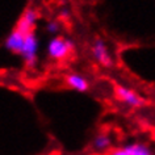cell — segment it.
<instances>
[{
    "label": "cell",
    "instance_id": "6da1fadb",
    "mask_svg": "<svg viewBox=\"0 0 155 155\" xmlns=\"http://www.w3.org/2000/svg\"><path fill=\"white\" fill-rule=\"evenodd\" d=\"M74 50V42L67 38L54 37L48 42L46 53L48 57L53 61H61L66 58Z\"/></svg>",
    "mask_w": 155,
    "mask_h": 155
},
{
    "label": "cell",
    "instance_id": "7a4b0ae2",
    "mask_svg": "<svg viewBox=\"0 0 155 155\" xmlns=\"http://www.w3.org/2000/svg\"><path fill=\"white\" fill-rule=\"evenodd\" d=\"M38 49H40V40L37 37V33L30 32L29 34H26L25 42H24V48L21 50L20 55L22 57V59L25 61V64L29 68H33L37 64L38 61Z\"/></svg>",
    "mask_w": 155,
    "mask_h": 155
},
{
    "label": "cell",
    "instance_id": "3957f363",
    "mask_svg": "<svg viewBox=\"0 0 155 155\" xmlns=\"http://www.w3.org/2000/svg\"><path fill=\"white\" fill-rule=\"evenodd\" d=\"M91 51H92L94 58L101 66H104V67H110V66H113V59H112V57L109 54L108 46L101 38H96L94 41Z\"/></svg>",
    "mask_w": 155,
    "mask_h": 155
},
{
    "label": "cell",
    "instance_id": "277c9868",
    "mask_svg": "<svg viewBox=\"0 0 155 155\" xmlns=\"http://www.w3.org/2000/svg\"><path fill=\"white\" fill-rule=\"evenodd\" d=\"M38 18H40V13H38L36 9L29 8L28 11H25L24 15H22L20 21L17 22L16 28L24 34H29L30 32L34 30V26H36Z\"/></svg>",
    "mask_w": 155,
    "mask_h": 155
},
{
    "label": "cell",
    "instance_id": "5b68a950",
    "mask_svg": "<svg viewBox=\"0 0 155 155\" xmlns=\"http://www.w3.org/2000/svg\"><path fill=\"white\" fill-rule=\"evenodd\" d=\"M116 95H117V97L121 100L124 104H126V105L130 108H139L145 104V101H143V99L141 96L126 87H117Z\"/></svg>",
    "mask_w": 155,
    "mask_h": 155
},
{
    "label": "cell",
    "instance_id": "8992f818",
    "mask_svg": "<svg viewBox=\"0 0 155 155\" xmlns=\"http://www.w3.org/2000/svg\"><path fill=\"white\" fill-rule=\"evenodd\" d=\"M26 34L20 32L17 28H15L12 32L9 33V36L7 37V40L4 42V46L7 50L17 54H21V50L24 48V42H25Z\"/></svg>",
    "mask_w": 155,
    "mask_h": 155
},
{
    "label": "cell",
    "instance_id": "52a82bcc",
    "mask_svg": "<svg viewBox=\"0 0 155 155\" xmlns=\"http://www.w3.org/2000/svg\"><path fill=\"white\" fill-rule=\"evenodd\" d=\"M66 82H67V84L72 90L79 91V92H86L90 88L88 80L83 75H80V74H70L67 79H66Z\"/></svg>",
    "mask_w": 155,
    "mask_h": 155
},
{
    "label": "cell",
    "instance_id": "ba28073f",
    "mask_svg": "<svg viewBox=\"0 0 155 155\" xmlns=\"http://www.w3.org/2000/svg\"><path fill=\"white\" fill-rule=\"evenodd\" d=\"M110 145H112V139L108 134L96 135L94 139V143H92V146H94V149L96 151H104V150H107L108 147H110Z\"/></svg>",
    "mask_w": 155,
    "mask_h": 155
},
{
    "label": "cell",
    "instance_id": "9c48e42d",
    "mask_svg": "<svg viewBox=\"0 0 155 155\" xmlns=\"http://www.w3.org/2000/svg\"><path fill=\"white\" fill-rule=\"evenodd\" d=\"M125 149L129 151L130 155H154L153 151L143 143H130L125 146Z\"/></svg>",
    "mask_w": 155,
    "mask_h": 155
},
{
    "label": "cell",
    "instance_id": "30bf717a",
    "mask_svg": "<svg viewBox=\"0 0 155 155\" xmlns=\"http://www.w3.org/2000/svg\"><path fill=\"white\" fill-rule=\"evenodd\" d=\"M45 29L46 32L50 33V34H57L58 32L61 30V24L55 20H51V21H48L45 25Z\"/></svg>",
    "mask_w": 155,
    "mask_h": 155
},
{
    "label": "cell",
    "instance_id": "8fae6325",
    "mask_svg": "<svg viewBox=\"0 0 155 155\" xmlns=\"http://www.w3.org/2000/svg\"><path fill=\"white\" fill-rule=\"evenodd\" d=\"M109 155H130V154H129V151L125 149V146H124V147H121V149H117V150L112 151Z\"/></svg>",
    "mask_w": 155,
    "mask_h": 155
},
{
    "label": "cell",
    "instance_id": "7c38bea8",
    "mask_svg": "<svg viewBox=\"0 0 155 155\" xmlns=\"http://www.w3.org/2000/svg\"><path fill=\"white\" fill-rule=\"evenodd\" d=\"M61 16H62V18H68L70 17V11L68 9H62L61 11Z\"/></svg>",
    "mask_w": 155,
    "mask_h": 155
},
{
    "label": "cell",
    "instance_id": "4fadbf2b",
    "mask_svg": "<svg viewBox=\"0 0 155 155\" xmlns=\"http://www.w3.org/2000/svg\"><path fill=\"white\" fill-rule=\"evenodd\" d=\"M154 139H155V134H154Z\"/></svg>",
    "mask_w": 155,
    "mask_h": 155
}]
</instances>
